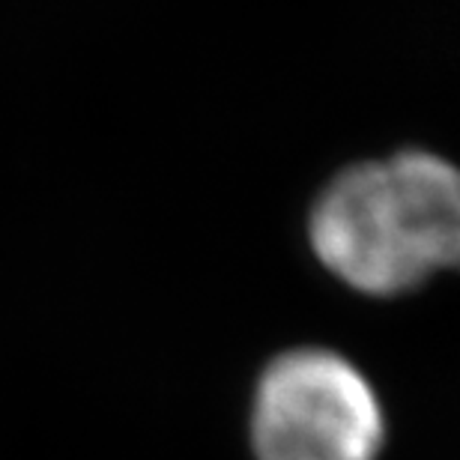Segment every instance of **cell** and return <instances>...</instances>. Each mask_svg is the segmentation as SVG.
Instances as JSON below:
<instances>
[{"mask_svg":"<svg viewBox=\"0 0 460 460\" xmlns=\"http://www.w3.org/2000/svg\"><path fill=\"white\" fill-rule=\"evenodd\" d=\"M317 261L367 296H401L457 263L460 182L425 150L341 171L308 222Z\"/></svg>","mask_w":460,"mask_h":460,"instance_id":"obj_1","label":"cell"},{"mask_svg":"<svg viewBox=\"0 0 460 460\" xmlns=\"http://www.w3.org/2000/svg\"><path fill=\"white\" fill-rule=\"evenodd\" d=\"M248 425L257 460H376L385 443V416L365 374L314 347L266 365Z\"/></svg>","mask_w":460,"mask_h":460,"instance_id":"obj_2","label":"cell"}]
</instances>
